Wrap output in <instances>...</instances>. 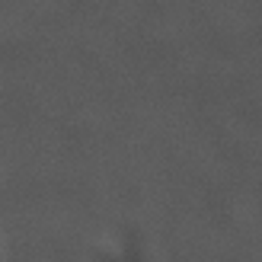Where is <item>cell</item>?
<instances>
[]
</instances>
